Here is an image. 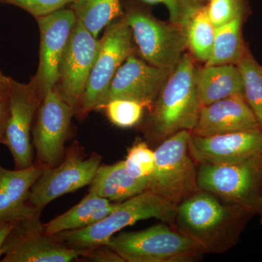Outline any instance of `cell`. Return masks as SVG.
Masks as SVG:
<instances>
[{"mask_svg":"<svg viewBox=\"0 0 262 262\" xmlns=\"http://www.w3.org/2000/svg\"><path fill=\"white\" fill-rule=\"evenodd\" d=\"M253 208L227 203L215 194L196 191L179 203L172 227L190 237L206 253H222L238 243Z\"/></svg>","mask_w":262,"mask_h":262,"instance_id":"obj_1","label":"cell"},{"mask_svg":"<svg viewBox=\"0 0 262 262\" xmlns=\"http://www.w3.org/2000/svg\"><path fill=\"white\" fill-rule=\"evenodd\" d=\"M194 58L184 53L149 110L146 135L160 143L182 130L192 132L202 104L195 83Z\"/></svg>","mask_w":262,"mask_h":262,"instance_id":"obj_2","label":"cell"},{"mask_svg":"<svg viewBox=\"0 0 262 262\" xmlns=\"http://www.w3.org/2000/svg\"><path fill=\"white\" fill-rule=\"evenodd\" d=\"M177 207L149 190L119 203L103 220L85 228L56 234L63 244L77 250L103 246L125 227L141 220L156 219L173 225Z\"/></svg>","mask_w":262,"mask_h":262,"instance_id":"obj_3","label":"cell"},{"mask_svg":"<svg viewBox=\"0 0 262 262\" xmlns=\"http://www.w3.org/2000/svg\"><path fill=\"white\" fill-rule=\"evenodd\" d=\"M104 246L125 262H189L206 254L190 237L165 222L143 230L115 234Z\"/></svg>","mask_w":262,"mask_h":262,"instance_id":"obj_4","label":"cell"},{"mask_svg":"<svg viewBox=\"0 0 262 262\" xmlns=\"http://www.w3.org/2000/svg\"><path fill=\"white\" fill-rule=\"evenodd\" d=\"M190 136V131H180L155 150L156 165L149 177L147 190L176 207L199 190L198 168L189 152Z\"/></svg>","mask_w":262,"mask_h":262,"instance_id":"obj_5","label":"cell"},{"mask_svg":"<svg viewBox=\"0 0 262 262\" xmlns=\"http://www.w3.org/2000/svg\"><path fill=\"white\" fill-rule=\"evenodd\" d=\"M99 40L97 56L75 114L80 120L92 111L101 110L117 70L135 51L132 32L123 15L106 27Z\"/></svg>","mask_w":262,"mask_h":262,"instance_id":"obj_6","label":"cell"},{"mask_svg":"<svg viewBox=\"0 0 262 262\" xmlns=\"http://www.w3.org/2000/svg\"><path fill=\"white\" fill-rule=\"evenodd\" d=\"M123 17L141 58L158 68L173 70L187 49L185 29L162 21L135 3L127 7Z\"/></svg>","mask_w":262,"mask_h":262,"instance_id":"obj_7","label":"cell"},{"mask_svg":"<svg viewBox=\"0 0 262 262\" xmlns=\"http://www.w3.org/2000/svg\"><path fill=\"white\" fill-rule=\"evenodd\" d=\"M101 162V155L93 152L86 158L83 149L74 143L61 163L45 169L34 183L29 194V206L42 213L43 208L56 198L90 185Z\"/></svg>","mask_w":262,"mask_h":262,"instance_id":"obj_8","label":"cell"},{"mask_svg":"<svg viewBox=\"0 0 262 262\" xmlns=\"http://www.w3.org/2000/svg\"><path fill=\"white\" fill-rule=\"evenodd\" d=\"M198 164L199 189L211 192L227 203L257 210L261 196L262 160L234 164Z\"/></svg>","mask_w":262,"mask_h":262,"instance_id":"obj_9","label":"cell"},{"mask_svg":"<svg viewBox=\"0 0 262 262\" xmlns=\"http://www.w3.org/2000/svg\"><path fill=\"white\" fill-rule=\"evenodd\" d=\"M41 213L18 221L3 246V262H70L82 257L84 250L74 249L46 232Z\"/></svg>","mask_w":262,"mask_h":262,"instance_id":"obj_10","label":"cell"},{"mask_svg":"<svg viewBox=\"0 0 262 262\" xmlns=\"http://www.w3.org/2000/svg\"><path fill=\"white\" fill-rule=\"evenodd\" d=\"M74 115L73 108L60 96L56 86L44 94L32 130L36 151L34 163L47 168L61 163Z\"/></svg>","mask_w":262,"mask_h":262,"instance_id":"obj_11","label":"cell"},{"mask_svg":"<svg viewBox=\"0 0 262 262\" xmlns=\"http://www.w3.org/2000/svg\"><path fill=\"white\" fill-rule=\"evenodd\" d=\"M42 99V95L32 81L22 83L12 79L4 144L10 150L17 170L34 165L31 131Z\"/></svg>","mask_w":262,"mask_h":262,"instance_id":"obj_12","label":"cell"},{"mask_svg":"<svg viewBox=\"0 0 262 262\" xmlns=\"http://www.w3.org/2000/svg\"><path fill=\"white\" fill-rule=\"evenodd\" d=\"M100 40L77 21L60 63L56 89L75 113L97 56Z\"/></svg>","mask_w":262,"mask_h":262,"instance_id":"obj_13","label":"cell"},{"mask_svg":"<svg viewBox=\"0 0 262 262\" xmlns=\"http://www.w3.org/2000/svg\"><path fill=\"white\" fill-rule=\"evenodd\" d=\"M36 20L40 35L39 64L31 81L43 97L48 90L56 86L61 58L77 18L71 8H62Z\"/></svg>","mask_w":262,"mask_h":262,"instance_id":"obj_14","label":"cell"},{"mask_svg":"<svg viewBox=\"0 0 262 262\" xmlns=\"http://www.w3.org/2000/svg\"><path fill=\"white\" fill-rule=\"evenodd\" d=\"M172 71L149 64L132 53L115 74L105 103L114 99L130 100L150 110Z\"/></svg>","mask_w":262,"mask_h":262,"instance_id":"obj_15","label":"cell"},{"mask_svg":"<svg viewBox=\"0 0 262 262\" xmlns=\"http://www.w3.org/2000/svg\"><path fill=\"white\" fill-rule=\"evenodd\" d=\"M189 148L198 163L234 164L262 160V130L211 136L191 133Z\"/></svg>","mask_w":262,"mask_h":262,"instance_id":"obj_16","label":"cell"},{"mask_svg":"<svg viewBox=\"0 0 262 262\" xmlns=\"http://www.w3.org/2000/svg\"><path fill=\"white\" fill-rule=\"evenodd\" d=\"M262 130L244 95L230 96L202 106L192 134L211 136L241 131Z\"/></svg>","mask_w":262,"mask_h":262,"instance_id":"obj_17","label":"cell"},{"mask_svg":"<svg viewBox=\"0 0 262 262\" xmlns=\"http://www.w3.org/2000/svg\"><path fill=\"white\" fill-rule=\"evenodd\" d=\"M44 166L37 164L11 170L0 165V222L19 221L39 213L29 206L28 198Z\"/></svg>","mask_w":262,"mask_h":262,"instance_id":"obj_18","label":"cell"},{"mask_svg":"<svg viewBox=\"0 0 262 262\" xmlns=\"http://www.w3.org/2000/svg\"><path fill=\"white\" fill-rule=\"evenodd\" d=\"M195 83L202 106L244 95V82L237 65H205L196 68Z\"/></svg>","mask_w":262,"mask_h":262,"instance_id":"obj_19","label":"cell"},{"mask_svg":"<svg viewBox=\"0 0 262 262\" xmlns=\"http://www.w3.org/2000/svg\"><path fill=\"white\" fill-rule=\"evenodd\" d=\"M149 179L131 177L124 160L111 165H99L89 192L113 203H121L147 190Z\"/></svg>","mask_w":262,"mask_h":262,"instance_id":"obj_20","label":"cell"},{"mask_svg":"<svg viewBox=\"0 0 262 262\" xmlns=\"http://www.w3.org/2000/svg\"><path fill=\"white\" fill-rule=\"evenodd\" d=\"M118 204L89 192L78 204L45 224V229L48 234L56 235L66 231L85 228L103 220Z\"/></svg>","mask_w":262,"mask_h":262,"instance_id":"obj_21","label":"cell"},{"mask_svg":"<svg viewBox=\"0 0 262 262\" xmlns=\"http://www.w3.org/2000/svg\"><path fill=\"white\" fill-rule=\"evenodd\" d=\"M244 15L215 28L211 57L205 65H237L248 50L243 39Z\"/></svg>","mask_w":262,"mask_h":262,"instance_id":"obj_22","label":"cell"},{"mask_svg":"<svg viewBox=\"0 0 262 262\" xmlns=\"http://www.w3.org/2000/svg\"><path fill=\"white\" fill-rule=\"evenodd\" d=\"M71 9L94 37L122 13L121 0H75Z\"/></svg>","mask_w":262,"mask_h":262,"instance_id":"obj_23","label":"cell"},{"mask_svg":"<svg viewBox=\"0 0 262 262\" xmlns=\"http://www.w3.org/2000/svg\"><path fill=\"white\" fill-rule=\"evenodd\" d=\"M187 49L194 59L206 63L211 57L215 28L211 23L206 5L193 15L185 28Z\"/></svg>","mask_w":262,"mask_h":262,"instance_id":"obj_24","label":"cell"},{"mask_svg":"<svg viewBox=\"0 0 262 262\" xmlns=\"http://www.w3.org/2000/svg\"><path fill=\"white\" fill-rule=\"evenodd\" d=\"M244 82V96L262 130V67L249 51L237 64Z\"/></svg>","mask_w":262,"mask_h":262,"instance_id":"obj_25","label":"cell"},{"mask_svg":"<svg viewBox=\"0 0 262 262\" xmlns=\"http://www.w3.org/2000/svg\"><path fill=\"white\" fill-rule=\"evenodd\" d=\"M125 162L129 175L135 179H149L156 165L155 151L146 142L139 141L127 150Z\"/></svg>","mask_w":262,"mask_h":262,"instance_id":"obj_26","label":"cell"},{"mask_svg":"<svg viewBox=\"0 0 262 262\" xmlns=\"http://www.w3.org/2000/svg\"><path fill=\"white\" fill-rule=\"evenodd\" d=\"M101 110H104L113 125L122 128H129L141 121L144 107L140 103L130 100L114 99L105 103Z\"/></svg>","mask_w":262,"mask_h":262,"instance_id":"obj_27","label":"cell"},{"mask_svg":"<svg viewBox=\"0 0 262 262\" xmlns=\"http://www.w3.org/2000/svg\"><path fill=\"white\" fill-rule=\"evenodd\" d=\"M149 5L162 4L168 9L169 21L185 29L193 15L205 4L203 0H141Z\"/></svg>","mask_w":262,"mask_h":262,"instance_id":"obj_28","label":"cell"},{"mask_svg":"<svg viewBox=\"0 0 262 262\" xmlns=\"http://www.w3.org/2000/svg\"><path fill=\"white\" fill-rule=\"evenodd\" d=\"M207 13L215 28L244 14V0H208Z\"/></svg>","mask_w":262,"mask_h":262,"instance_id":"obj_29","label":"cell"},{"mask_svg":"<svg viewBox=\"0 0 262 262\" xmlns=\"http://www.w3.org/2000/svg\"><path fill=\"white\" fill-rule=\"evenodd\" d=\"M75 0H0V4L18 7L36 19L64 8Z\"/></svg>","mask_w":262,"mask_h":262,"instance_id":"obj_30","label":"cell"},{"mask_svg":"<svg viewBox=\"0 0 262 262\" xmlns=\"http://www.w3.org/2000/svg\"><path fill=\"white\" fill-rule=\"evenodd\" d=\"M82 257L98 262H125L118 253L104 245L84 250Z\"/></svg>","mask_w":262,"mask_h":262,"instance_id":"obj_31","label":"cell"},{"mask_svg":"<svg viewBox=\"0 0 262 262\" xmlns=\"http://www.w3.org/2000/svg\"><path fill=\"white\" fill-rule=\"evenodd\" d=\"M9 113L8 96H0V144H4L5 129Z\"/></svg>","mask_w":262,"mask_h":262,"instance_id":"obj_32","label":"cell"},{"mask_svg":"<svg viewBox=\"0 0 262 262\" xmlns=\"http://www.w3.org/2000/svg\"><path fill=\"white\" fill-rule=\"evenodd\" d=\"M18 221H1L0 222V258L3 255V246L5 241Z\"/></svg>","mask_w":262,"mask_h":262,"instance_id":"obj_33","label":"cell"},{"mask_svg":"<svg viewBox=\"0 0 262 262\" xmlns=\"http://www.w3.org/2000/svg\"><path fill=\"white\" fill-rule=\"evenodd\" d=\"M12 77L5 75L0 70V96H8Z\"/></svg>","mask_w":262,"mask_h":262,"instance_id":"obj_34","label":"cell"},{"mask_svg":"<svg viewBox=\"0 0 262 262\" xmlns=\"http://www.w3.org/2000/svg\"><path fill=\"white\" fill-rule=\"evenodd\" d=\"M257 213H259L262 215V195L260 198L259 201H258V204L257 206Z\"/></svg>","mask_w":262,"mask_h":262,"instance_id":"obj_35","label":"cell"},{"mask_svg":"<svg viewBox=\"0 0 262 262\" xmlns=\"http://www.w3.org/2000/svg\"><path fill=\"white\" fill-rule=\"evenodd\" d=\"M207 1H208V0H203V3H207Z\"/></svg>","mask_w":262,"mask_h":262,"instance_id":"obj_36","label":"cell"},{"mask_svg":"<svg viewBox=\"0 0 262 262\" xmlns=\"http://www.w3.org/2000/svg\"><path fill=\"white\" fill-rule=\"evenodd\" d=\"M261 224H262V215H261Z\"/></svg>","mask_w":262,"mask_h":262,"instance_id":"obj_37","label":"cell"}]
</instances>
